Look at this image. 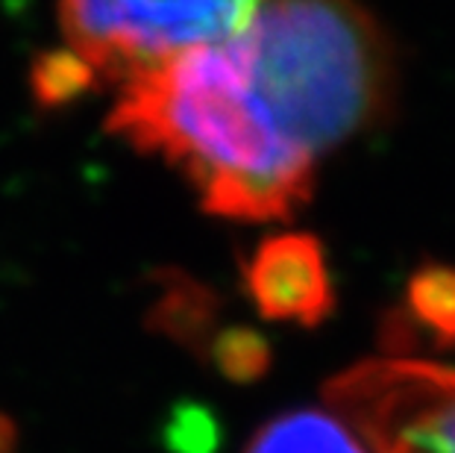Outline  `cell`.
<instances>
[{
    "label": "cell",
    "mask_w": 455,
    "mask_h": 453,
    "mask_svg": "<svg viewBox=\"0 0 455 453\" xmlns=\"http://www.w3.org/2000/svg\"><path fill=\"white\" fill-rule=\"evenodd\" d=\"M206 360L232 383H256L267 374L274 351L270 342L253 327H227L209 342Z\"/></svg>",
    "instance_id": "obj_10"
},
{
    "label": "cell",
    "mask_w": 455,
    "mask_h": 453,
    "mask_svg": "<svg viewBox=\"0 0 455 453\" xmlns=\"http://www.w3.org/2000/svg\"><path fill=\"white\" fill-rule=\"evenodd\" d=\"M98 77V69L74 47L44 51L36 56L30 71L33 98L42 109H62V106L85 98L94 89Z\"/></svg>",
    "instance_id": "obj_9"
},
{
    "label": "cell",
    "mask_w": 455,
    "mask_h": 453,
    "mask_svg": "<svg viewBox=\"0 0 455 453\" xmlns=\"http://www.w3.org/2000/svg\"><path fill=\"white\" fill-rule=\"evenodd\" d=\"M235 42L250 89L308 159L388 118L394 47L358 0H265Z\"/></svg>",
    "instance_id": "obj_2"
},
{
    "label": "cell",
    "mask_w": 455,
    "mask_h": 453,
    "mask_svg": "<svg viewBox=\"0 0 455 453\" xmlns=\"http://www.w3.org/2000/svg\"><path fill=\"white\" fill-rule=\"evenodd\" d=\"M156 279L159 295L150 303L148 327L186 348L191 356L206 360L209 342L215 339L220 318V297L215 295V288L177 271V268H164Z\"/></svg>",
    "instance_id": "obj_6"
},
{
    "label": "cell",
    "mask_w": 455,
    "mask_h": 453,
    "mask_svg": "<svg viewBox=\"0 0 455 453\" xmlns=\"http://www.w3.org/2000/svg\"><path fill=\"white\" fill-rule=\"evenodd\" d=\"M244 453H371L362 436L332 412L291 409L270 418Z\"/></svg>",
    "instance_id": "obj_7"
},
{
    "label": "cell",
    "mask_w": 455,
    "mask_h": 453,
    "mask_svg": "<svg viewBox=\"0 0 455 453\" xmlns=\"http://www.w3.org/2000/svg\"><path fill=\"white\" fill-rule=\"evenodd\" d=\"M326 398L371 453H455V368L388 356L355 365Z\"/></svg>",
    "instance_id": "obj_4"
},
{
    "label": "cell",
    "mask_w": 455,
    "mask_h": 453,
    "mask_svg": "<svg viewBox=\"0 0 455 453\" xmlns=\"http://www.w3.org/2000/svg\"><path fill=\"white\" fill-rule=\"evenodd\" d=\"M171 453H215L220 445V424L203 403H177L162 430Z\"/></svg>",
    "instance_id": "obj_11"
},
{
    "label": "cell",
    "mask_w": 455,
    "mask_h": 453,
    "mask_svg": "<svg viewBox=\"0 0 455 453\" xmlns=\"http://www.w3.org/2000/svg\"><path fill=\"white\" fill-rule=\"evenodd\" d=\"M265 0H60L62 30L100 77L124 83L244 33Z\"/></svg>",
    "instance_id": "obj_3"
},
{
    "label": "cell",
    "mask_w": 455,
    "mask_h": 453,
    "mask_svg": "<svg viewBox=\"0 0 455 453\" xmlns=\"http://www.w3.org/2000/svg\"><path fill=\"white\" fill-rule=\"evenodd\" d=\"M109 130L180 168L209 215L285 221L315 186V159L279 136L235 38L127 77Z\"/></svg>",
    "instance_id": "obj_1"
},
{
    "label": "cell",
    "mask_w": 455,
    "mask_h": 453,
    "mask_svg": "<svg viewBox=\"0 0 455 453\" xmlns=\"http://www.w3.org/2000/svg\"><path fill=\"white\" fill-rule=\"evenodd\" d=\"M429 330L435 339H455V271L452 268H423L411 279L409 315L396 312L385 327V344L394 356L411 353V333Z\"/></svg>",
    "instance_id": "obj_8"
},
{
    "label": "cell",
    "mask_w": 455,
    "mask_h": 453,
    "mask_svg": "<svg viewBox=\"0 0 455 453\" xmlns=\"http://www.w3.org/2000/svg\"><path fill=\"white\" fill-rule=\"evenodd\" d=\"M244 286L267 321L317 327L335 310L323 245L308 233L267 236L244 263Z\"/></svg>",
    "instance_id": "obj_5"
},
{
    "label": "cell",
    "mask_w": 455,
    "mask_h": 453,
    "mask_svg": "<svg viewBox=\"0 0 455 453\" xmlns=\"http://www.w3.org/2000/svg\"><path fill=\"white\" fill-rule=\"evenodd\" d=\"M18 450V427L15 421L0 412V453H15Z\"/></svg>",
    "instance_id": "obj_12"
}]
</instances>
